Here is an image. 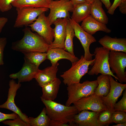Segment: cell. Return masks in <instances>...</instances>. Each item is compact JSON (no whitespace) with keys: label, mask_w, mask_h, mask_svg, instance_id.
I'll list each match as a JSON object with an SVG mask.
<instances>
[{"label":"cell","mask_w":126,"mask_h":126,"mask_svg":"<svg viewBox=\"0 0 126 126\" xmlns=\"http://www.w3.org/2000/svg\"><path fill=\"white\" fill-rule=\"evenodd\" d=\"M78 113L84 110L100 113L108 109L101 97L94 93L83 98L73 103Z\"/></svg>","instance_id":"11"},{"label":"cell","mask_w":126,"mask_h":126,"mask_svg":"<svg viewBox=\"0 0 126 126\" xmlns=\"http://www.w3.org/2000/svg\"><path fill=\"white\" fill-rule=\"evenodd\" d=\"M112 113L108 109L99 113L97 121L98 126H108L113 123Z\"/></svg>","instance_id":"29"},{"label":"cell","mask_w":126,"mask_h":126,"mask_svg":"<svg viewBox=\"0 0 126 126\" xmlns=\"http://www.w3.org/2000/svg\"><path fill=\"white\" fill-rule=\"evenodd\" d=\"M43 12L40 15L36 20L28 26L32 32H36L50 45L53 41V28L51 26L47 16Z\"/></svg>","instance_id":"9"},{"label":"cell","mask_w":126,"mask_h":126,"mask_svg":"<svg viewBox=\"0 0 126 126\" xmlns=\"http://www.w3.org/2000/svg\"><path fill=\"white\" fill-rule=\"evenodd\" d=\"M103 47L110 51H121L126 53V38H112L105 35L99 40Z\"/></svg>","instance_id":"17"},{"label":"cell","mask_w":126,"mask_h":126,"mask_svg":"<svg viewBox=\"0 0 126 126\" xmlns=\"http://www.w3.org/2000/svg\"><path fill=\"white\" fill-rule=\"evenodd\" d=\"M39 69L38 67L36 66L24 62L20 71L11 74L9 76L13 79H17L18 83L29 81L35 78Z\"/></svg>","instance_id":"15"},{"label":"cell","mask_w":126,"mask_h":126,"mask_svg":"<svg viewBox=\"0 0 126 126\" xmlns=\"http://www.w3.org/2000/svg\"><path fill=\"white\" fill-rule=\"evenodd\" d=\"M24 35L20 40L13 42L11 48L23 53L31 52H46L49 48V45L37 33L33 32L27 26L23 30Z\"/></svg>","instance_id":"2"},{"label":"cell","mask_w":126,"mask_h":126,"mask_svg":"<svg viewBox=\"0 0 126 126\" xmlns=\"http://www.w3.org/2000/svg\"><path fill=\"white\" fill-rule=\"evenodd\" d=\"M126 122L123 123L117 124H116L113 125L112 126H126Z\"/></svg>","instance_id":"41"},{"label":"cell","mask_w":126,"mask_h":126,"mask_svg":"<svg viewBox=\"0 0 126 126\" xmlns=\"http://www.w3.org/2000/svg\"><path fill=\"white\" fill-rule=\"evenodd\" d=\"M75 36L74 30L69 21L66 27L64 49L74 56H75L74 51L73 39Z\"/></svg>","instance_id":"28"},{"label":"cell","mask_w":126,"mask_h":126,"mask_svg":"<svg viewBox=\"0 0 126 126\" xmlns=\"http://www.w3.org/2000/svg\"><path fill=\"white\" fill-rule=\"evenodd\" d=\"M91 5L86 2L74 5L71 18L77 23L82 21L90 15Z\"/></svg>","instance_id":"22"},{"label":"cell","mask_w":126,"mask_h":126,"mask_svg":"<svg viewBox=\"0 0 126 126\" xmlns=\"http://www.w3.org/2000/svg\"><path fill=\"white\" fill-rule=\"evenodd\" d=\"M41 99L45 106L46 114L50 119L49 126H76L74 118L78 112L74 105L68 106L53 101Z\"/></svg>","instance_id":"1"},{"label":"cell","mask_w":126,"mask_h":126,"mask_svg":"<svg viewBox=\"0 0 126 126\" xmlns=\"http://www.w3.org/2000/svg\"><path fill=\"white\" fill-rule=\"evenodd\" d=\"M108 76L111 84L110 90L107 95L101 97L108 109L112 112L114 111V105L126 89V84L119 83L115 81L111 75Z\"/></svg>","instance_id":"13"},{"label":"cell","mask_w":126,"mask_h":126,"mask_svg":"<svg viewBox=\"0 0 126 126\" xmlns=\"http://www.w3.org/2000/svg\"><path fill=\"white\" fill-rule=\"evenodd\" d=\"M69 21L74 30L75 36L80 41L84 51V56L87 60H92L94 54L91 53L90 51L91 44L96 42L95 38L91 35L85 31L82 28L79 23L76 22L71 18H68Z\"/></svg>","instance_id":"10"},{"label":"cell","mask_w":126,"mask_h":126,"mask_svg":"<svg viewBox=\"0 0 126 126\" xmlns=\"http://www.w3.org/2000/svg\"><path fill=\"white\" fill-rule=\"evenodd\" d=\"M9 85L7 100L4 104L0 105V108L6 109L13 111L18 115L24 121L29 124L28 116L22 112L15 103L14 98L17 91L21 86V83H17L12 79L10 81Z\"/></svg>","instance_id":"12"},{"label":"cell","mask_w":126,"mask_h":126,"mask_svg":"<svg viewBox=\"0 0 126 126\" xmlns=\"http://www.w3.org/2000/svg\"><path fill=\"white\" fill-rule=\"evenodd\" d=\"M118 7L119 10L121 13L126 14V0H123Z\"/></svg>","instance_id":"37"},{"label":"cell","mask_w":126,"mask_h":126,"mask_svg":"<svg viewBox=\"0 0 126 126\" xmlns=\"http://www.w3.org/2000/svg\"><path fill=\"white\" fill-rule=\"evenodd\" d=\"M108 61L112 73L115 74L118 80L120 83L126 82V53L110 51Z\"/></svg>","instance_id":"6"},{"label":"cell","mask_w":126,"mask_h":126,"mask_svg":"<svg viewBox=\"0 0 126 126\" xmlns=\"http://www.w3.org/2000/svg\"><path fill=\"white\" fill-rule=\"evenodd\" d=\"M98 84L96 80L92 81L86 80L67 86L68 99L65 105L69 106L81 98L94 93Z\"/></svg>","instance_id":"4"},{"label":"cell","mask_w":126,"mask_h":126,"mask_svg":"<svg viewBox=\"0 0 126 126\" xmlns=\"http://www.w3.org/2000/svg\"><path fill=\"white\" fill-rule=\"evenodd\" d=\"M112 119L113 122L116 124L126 122V112L114 111L112 113Z\"/></svg>","instance_id":"30"},{"label":"cell","mask_w":126,"mask_h":126,"mask_svg":"<svg viewBox=\"0 0 126 126\" xmlns=\"http://www.w3.org/2000/svg\"><path fill=\"white\" fill-rule=\"evenodd\" d=\"M61 83L60 79L57 77L41 87L42 94L41 99L54 101L57 97Z\"/></svg>","instance_id":"21"},{"label":"cell","mask_w":126,"mask_h":126,"mask_svg":"<svg viewBox=\"0 0 126 126\" xmlns=\"http://www.w3.org/2000/svg\"><path fill=\"white\" fill-rule=\"evenodd\" d=\"M94 60L88 61L82 55L78 60L72 63L70 68L60 75L64 84L68 86L80 82L82 77L88 72L89 66L93 65Z\"/></svg>","instance_id":"3"},{"label":"cell","mask_w":126,"mask_h":126,"mask_svg":"<svg viewBox=\"0 0 126 126\" xmlns=\"http://www.w3.org/2000/svg\"><path fill=\"white\" fill-rule=\"evenodd\" d=\"M52 0H16L12 6L16 8H49Z\"/></svg>","instance_id":"23"},{"label":"cell","mask_w":126,"mask_h":126,"mask_svg":"<svg viewBox=\"0 0 126 126\" xmlns=\"http://www.w3.org/2000/svg\"><path fill=\"white\" fill-rule=\"evenodd\" d=\"M24 62L39 67L40 64L46 59V52L34 51L23 53Z\"/></svg>","instance_id":"26"},{"label":"cell","mask_w":126,"mask_h":126,"mask_svg":"<svg viewBox=\"0 0 126 126\" xmlns=\"http://www.w3.org/2000/svg\"><path fill=\"white\" fill-rule=\"evenodd\" d=\"M99 114L84 110L75 116L74 122L76 126H98L97 121Z\"/></svg>","instance_id":"18"},{"label":"cell","mask_w":126,"mask_h":126,"mask_svg":"<svg viewBox=\"0 0 126 126\" xmlns=\"http://www.w3.org/2000/svg\"><path fill=\"white\" fill-rule=\"evenodd\" d=\"M73 6L87 2L86 0H70Z\"/></svg>","instance_id":"40"},{"label":"cell","mask_w":126,"mask_h":126,"mask_svg":"<svg viewBox=\"0 0 126 126\" xmlns=\"http://www.w3.org/2000/svg\"><path fill=\"white\" fill-rule=\"evenodd\" d=\"M8 20V18L6 17H0V34Z\"/></svg>","instance_id":"38"},{"label":"cell","mask_w":126,"mask_h":126,"mask_svg":"<svg viewBox=\"0 0 126 126\" xmlns=\"http://www.w3.org/2000/svg\"><path fill=\"white\" fill-rule=\"evenodd\" d=\"M47 8H16L17 16L14 25V28L27 26L32 24L38 16L48 11Z\"/></svg>","instance_id":"7"},{"label":"cell","mask_w":126,"mask_h":126,"mask_svg":"<svg viewBox=\"0 0 126 126\" xmlns=\"http://www.w3.org/2000/svg\"><path fill=\"white\" fill-rule=\"evenodd\" d=\"M18 115L13 113L9 114L4 113L0 112V122L7 119H14L17 117Z\"/></svg>","instance_id":"35"},{"label":"cell","mask_w":126,"mask_h":126,"mask_svg":"<svg viewBox=\"0 0 126 126\" xmlns=\"http://www.w3.org/2000/svg\"><path fill=\"white\" fill-rule=\"evenodd\" d=\"M16 0H0V11L2 12L7 11L11 9L12 3Z\"/></svg>","instance_id":"33"},{"label":"cell","mask_w":126,"mask_h":126,"mask_svg":"<svg viewBox=\"0 0 126 126\" xmlns=\"http://www.w3.org/2000/svg\"><path fill=\"white\" fill-rule=\"evenodd\" d=\"M86 1L91 4L94 1V0H86Z\"/></svg>","instance_id":"42"},{"label":"cell","mask_w":126,"mask_h":126,"mask_svg":"<svg viewBox=\"0 0 126 126\" xmlns=\"http://www.w3.org/2000/svg\"><path fill=\"white\" fill-rule=\"evenodd\" d=\"M73 5L70 0H52L49 5V13L47 16L51 25L59 18H70Z\"/></svg>","instance_id":"8"},{"label":"cell","mask_w":126,"mask_h":126,"mask_svg":"<svg viewBox=\"0 0 126 126\" xmlns=\"http://www.w3.org/2000/svg\"><path fill=\"white\" fill-rule=\"evenodd\" d=\"M123 0H114V2L108 10L107 13L111 15H113L116 8L118 7Z\"/></svg>","instance_id":"36"},{"label":"cell","mask_w":126,"mask_h":126,"mask_svg":"<svg viewBox=\"0 0 126 126\" xmlns=\"http://www.w3.org/2000/svg\"><path fill=\"white\" fill-rule=\"evenodd\" d=\"M102 6V3L100 0H94L91 4L90 15L97 21L106 24L108 18Z\"/></svg>","instance_id":"24"},{"label":"cell","mask_w":126,"mask_h":126,"mask_svg":"<svg viewBox=\"0 0 126 126\" xmlns=\"http://www.w3.org/2000/svg\"><path fill=\"white\" fill-rule=\"evenodd\" d=\"M5 125L10 126H30L24 121L18 115L17 117L13 120H4L2 122Z\"/></svg>","instance_id":"32"},{"label":"cell","mask_w":126,"mask_h":126,"mask_svg":"<svg viewBox=\"0 0 126 126\" xmlns=\"http://www.w3.org/2000/svg\"><path fill=\"white\" fill-rule=\"evenodd\" d=\"M80 26L84 30L92 35L99 31L106 33H110L111 32L106 24L97 21L90 15L82 21Z\"/></svg>","instance_id":"20"},{"label":"cell","mask_w":126,"mask_h":126,"mask_svg":"<svg viewBox=\"0 0 126 126\" xmlns=\"http://www.w3.org/2000/svg\"><path fill=\"white\" fill-rule=\"evenodd\" d=\"M69 20L67 18H59L53 23L54 40L50 45L49 48H60L64 49L66 27Z\"/></svg>","instance_id":"14"},{"label":"cell","mask_w":126,"mask_h":126,"mask_svg":"<svg viewBox=\"0 0 126 126\" xmlns=\"http://www.w3.org/2000/svg\"><path fill=\"white\" fill-rule=\"evenodd\" d=\"M103 3L106 9L108 10L111 5L110 0H100Z\"/></svg>","instance_id":"39"},{"label":"cell","mask_w":126,"mask_h":126,"mask_svg":"<svg viewBox=\"0 0 126 126\" xmlns=\"http://www.w3.org/2000/svg\"><path fill=\"white\" fill-rule=\"evenodd\" d=\"M58 65H51L43 70H39L35 78L40 87L49 83L57 78Z\"/></svg>","instance_id":"19"},{"label":"cell","mask_w":126,"mask_h":126,"mask_svg":"<svg viewBox=\"0 0 126 126\" xmlns=\"http://www.w3.org/2000/svg\"><path fill=\"white\" fill-rule=\"evenodd\" d=\"M7 42V39L5 37H0V65L4 64L3 61L4 51Z\"/></svg>","instance_id":"34"},{"label":"cell","mask_w":126,"mask_h":126,"mask_svg":"<svg viewBox=\"0 0 126 126\" xmlns=\"http://www.w3.org/2000/svg\"><path fill=\"white\" fill-rule=\"evenodd\" d=\"M114 111H119L126 112V90L124 91L123 97L118 103H116L113 107Z\"/></svg>","instance_id":"31"},{"label":"cell","mask_w":126,"mask_h":126,"mask_svg":"<svg viewBox=\"0 0 126 126\" xmlns=\"http://www.w3.org/2000/svg\"><path fill=\"white\" fill-rule=\"evenodd\" d=\"M110 50L103 47H96L94 52L95 60L91 69L88 73L90 75L102 74L110 75L114 77L116 80L118 79L111 72L108 61Z\"/></svg>","instance_id":"5"},{"label":"cell","mask_w":126,"mask_h":126,"mask_svg":"<svg viewBox=\"0 0 126 126\" xmlns=\"http://www.w3.org/2000/svg\"><path fill=\"white\" fill-rule=\"evenodd\" d=\"M46 53V59L49 60L50 61L52 65H59L58 62L61 59L68 60L72 63L77 61L79 59L78 57L62 48H49Z\"/></svg>","instance_id":"16"},{"label":"cell","mask_w":126,"mask_h":126,"mask_svg":"<svg viewBox=\"0 0 126 126\" xmlns=\"http://www.w3.org/2000/svg\"><path fill=\"white\" fill-rule=\"evenodd\" d=\"M28 119L30 126H49L50 119L46 114L45 107L37 117H29Z\"/></svg>","instance_id":"27"},{"label":"cell","mask_w":126,"mask_h":126,"mask_svg":"<svg viewBox=\"0 0 126 126\" xmlns=\"http://www.w3.org/2000/svg\"><path fill=\"white\" fill-rule=\"evenodd\" d=\"M98 85L94 94L100 97L107 95L111 88V84L108 75L101 74L97 78Z\"/></svg>","instance_id":"25"}]
</instances>
